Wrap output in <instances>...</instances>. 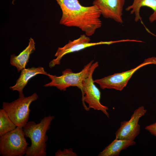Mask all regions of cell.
<instances>
[{"label": "cell", "mask_w": 156, "mask_h": 156, "mask_svg": "<svg viewBox=\"0 0 156 156\" xmlns=\"http://www.w3.org/2000/svg\"><path fill=\"white\" fill-rule=\"evenodd\" d=\"M61 10V25L76 27L90 36L102 26L101 12L95 5L84 6L78 0H55Z\"/></svg>", "instance_id": "obj_1"}, {"label": "cell", "mask_w": 156, "mask_h": 156, "mask_svg": "<svg viewBox=\"0 0 156 156\" xmlns=\"http://www.w3.org/2000/svg\"><path fill=\"white\" fill-rule=\"evenodd\" d=\"M53 116H45L36 124L33 121L28 122L23 128L25 137L29 138L31 145L27 148L25 156H46L47 153L46 134L50 128Z\"/></svg>", "instance_id": "obj_2"}, {"label": "cell", "mask_w": 156, "mask_h": 156, "mask_svg": "<svg viewBox=\"0 0 156 156\" xmlns=\"http://www.w3.org/2000/svg\"><path fill=\"white\" fill-rule=\"evenodd\" d=\"M38 98L36 92L27 97L25 96L23 94L11 102H3L2 108L17 127L23 128L28 122L31 111L30 105Z\"/></svg>", "instance_id": "obj_3"}, {"label": "cell", "mask_w": 156, "mask_h": 156, "mask_svg": "<svg viewBox=\"0 0 156 156\" xmlns=\"http://www.w3.org/2000/svg\"><path fill=\"white\" fill-rule=\"evenodd\" d=\"M94 60H92L85 66L80 72L74 73L70 69H66L62 72L60 76L48 73L47 75L51 81L44 85L45 87L54 86L60 90L65 91L70 86L77 87L80 89L83 95V81L87 77L90 73Z\"/></svg>", "instance_id": "obj_4"}, {"label": "cell", "mask_w": 156, "mask_h": 156, "mask_svg": "<svg viewBox=\"0 0 156 156\" xmlns=\"http://www.w3.org/2000/svg\"><path fill=\"white\" fill-rule=\"evenodd\" d=\"M23 128L14 130L0 136V155L3 156H23L25 155L28 143Z\"/></svg>", "instance_id": "obj_5"}, {"label": "cell", "mask_w": 156, "mask_h": 156, "mask_svg": "<svg viewBox=\"0 0 156 156\" xmlns=\"http://www.w3.org/2000/svg\"><path fill=\"white\" fill-rule=\"evenodd\" d=\"M99 66L98 62L93 63L88 77L83 81V95L82 96V104L85 109L89 110L90 108L101 111L108 118L109 114L107 111L109 108L100 102L101 93L94 84L92 78L93 73Z\"/></svg>", "instance_id": "obj_6"}, {"label": "cell", "mask_w": 156, "mask_h": 156, "mask_svg": "<svg viewBox=\"0 0 156 156\" xmlns=\"http://www.w3.org/2000/svg\"><path fill=\"white\" fill-rule=\"evenodd\" d=\"M156 64V57H152L145 59L142 63L129 70L114 73L100 79L94 80L102 89H114L121 91L127 85L132 75L138 70L146 65Z\"/></svg>", "instance_id": "obj_7"}, {"label": "cell", "mask_w": 156, "mask_h": 156, "mask_svg": "<svg viewBox=\"0 0 156 156\" xmlns=\"http://www.w3.org/2000/svg\"><path fill=\"white\" fill-rule=\"evenodd\" d=\"M90 41V38L85 34L81 35L79 38L73 41L69 40L63 47L58 48L55 55L56 57L50 62L49 67L52 68L56 65L60 64L62 57L68 54L78 51L90 47L101 44L110 45L118 42H125V40L102 41L95 42H91Z\"/></svg>", "instance_id": "obj_8"}, {"label": "cell", "mask_w": 156, "mask_h": 156, "mask_svg": "<svg viewBox=\"0 0 156 156\" xmlns=\"http://www.w3.org/2000/svg\"><path fill=\"white\" fill-rule=\"evenodd\" d=\"M146 112L143 106L136 109L129 120L121 122L120 127L115 133V138L134 140L139 135L141 129L139 120Z\"/></svg>", "instance_id": "obj_9"}, {"label": "cell", "mask_w": 156, "mask_h": 156, "mask_svg": "<svg viewBox=\"0 0 156 156\" xmlns=\"http://www.w3.org/2000/svg\"><path fill=\"white\" fill-rule=\"evenodd\" d=\"M125 0H94L93 5L98 8L104 17L122 24L123 9Z\"/></svg>", "instance_id": "obj_10"}, {"label": "cell", "mask_w": 156, "mask_h": 156, "mask_svg": "<svg viewBox=\"0 0 156 156\" xmlns=\"http://www.w3.org/2000/svg\"><path fill=\"white\" fill-rule=\"evenodd\" d=\"M38 74L47 75L48 73L44 70L43 67L40 66L37 68L32 67L23 70L19 77L16 80V84L10 87V88L12 91H18L19 96L23 94V89L29 80Z\"/></svg>", "instance_id": "obj_11"}, {"label": "cell", "mask_w": 156, "mask_h": 156, "mask_svg": "<svg viewBox=\"0 0 156 156\" xmlns=\"http://www.w3.org/2000/svg\"><path fill=\"white\" fill-rule=\"evenodd\" d=\"M35 49V42L34 39L30 38L28 45L17 56H16L15 54L11 55L10 64L16 67L18 72L25 68L30 55Z\"/></svg>", "instance_id": "obj_12"}, {"label": "cell", "mask_w": 156, "mask_h": 156, "mask_svg": "<svg viewBox=\"0 0 156 156\" xmlns=\"http://www.w3.org/2000/svg\"><path fill=\"white\" fill-rule=\"evenodd\" d=\"M144 6L148 7L154 11L149 18L150 22L152 23L156 21V0H133L132 4L127 7L125 10H130L131 14H135V21L137 22L142 21L140 11L141 8Z\"/></svg>", "instance_id": "obj_13"}, {"label": "cell", "mask_w": 156, "mask_h": 156, "mask_svg": "<svg viewBox=\"0 0 156 156\" xmlns=\"http://www.w3.org/2000/svg\"><path fill=\"white\" fill-rule=\"evenodd\" d=\"M136 142L133 140L115 138L99 153L98 156H118L121 151L128 147L133 146Z\"/></svg>", "instance_id": "obj_14"}, {"label": "cell", "mask_w": 156, "mask_h": 156, "mask_svg": "<svg viewBox=\"0 0 156 156\" xmlns=\"http://www.w3.org/2000/svg\"><path fill=\"white\" fill-rule=\"evenodd\" d=\"M16 126L11 120L6 112L0 109V136L14 129Z\"/></svg>", "instance_id": "obj_15"}, {"label": "cell", "mask_w": 156, "mask_h": 156, "mask_svg": "<svg viewBox=\"0 0 156 156\" xmlns=\"http://www.w3.org/2000/svg\"><path fill=\"white\" fill-rule=\"evenodd\" d=\"M78 155L72 148H64L63 151L58 150L55 153V156H77Z\"/></svg>", "instance_id": "obj_16"}, {"label": "cell", "mask_w": 156, "mask_h": 156, "mask_svg": "<svg viewBox=\"0 0 156 156\" xmlns=\"http://www.w3.org/2000/svg\"><path fill=\"white\" fill-rule=\"evenodd\" d=\"M145 129L152 135L156 137V122L154 123L146 126Z\"/></svg>", "instance_id": "obj_17"}, {"label": "cell", "mask_w": 156, "mask_h": 156, "mask_svg": "<svg viewBox=\"0 0 156 156\" xmlns=\"http://www.w3.org/2000/svg\"><path fill=\"white\" fill-rule=\"evenodd\" d=\"M15 0H12V3L13 4L14 3V1Z\"/></svg>", "instance_id": "obj_18"}]
</instances>
